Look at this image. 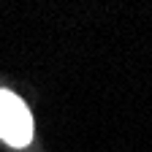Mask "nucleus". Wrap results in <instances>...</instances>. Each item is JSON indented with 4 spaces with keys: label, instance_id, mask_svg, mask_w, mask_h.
<instances>
[{
    "label": "nucleus",
    "instance_id": "f257e3e1",
    "mask_svg": "<svg viewBox=\"0 0 152 152\" xmlns=\"http://www.w3.org/2000/svg\"><path fill=\"white\" fill-rule=\"evenodd\" d=\"M0 139L11 147H27L33 139L30 111L8 90H0Z\"/></svg>",
    "mask_w": 152,
    "mask_h": 152
}]
</instances>
